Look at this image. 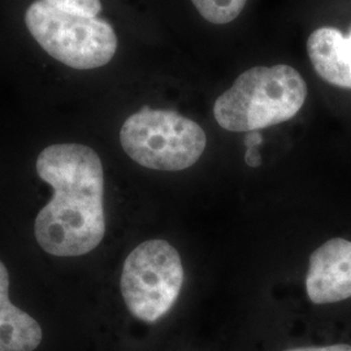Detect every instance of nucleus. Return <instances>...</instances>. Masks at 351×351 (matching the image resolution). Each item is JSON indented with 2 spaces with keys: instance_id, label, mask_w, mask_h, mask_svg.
<instances>
[{
  "instance_id": "obj_1",
  "label": "nucleus",
  "mask_w": 351,
  "mask_h": 351,
  "mask_svg": "<svg viewBox=\"0 0 351 351\" xmlns=\"http://www.w3.org/2000/svg\"><path fill=\"white\" fill-rule=\"evenodd\" d=\"M37 173L53 190L39 211L34 234L53 256H81L106 234L104 172L99 155L80 143L51 145L39 154Z\"/></svg>"
},
{
  "instance_id": "obj_2",
  "label": "nucleus",
  "mask_w": 351,
  "mask_h": 351,
  "mask_svg": "<svg viewBox=\"0 0 351 351\" xmlns=\"http://www.w3.org/2000/svg\"><path fill=\"white\" fill-rule=\"evenodd\" d=\"M307 98L301 73L285 64L255 66L239 75L213 104V116L228 132H255L293 119Z\"/></svg>"
},
{
  "instance_id": "obj_3",
  "label": "nucleus",
  "mask_w": 351,
  "mask_h": 351,
  "mask_svg": "<svg viewBox=\"0 0 351 351\" xmlns=\"http://www.w3.org/2000/svg\"><path fill=\"white\" fill-rule=\"evenodd\" d=\"M121 146L139 165L165 172L190 168L201 159L207 136L199 124L171 110L143 107L126 119Z\"/></svg>"
},
{
  "instance_id": "obj_4",
  "label": "nucleus",
  "mask_w": 351,
  "mask_h": 351,
  "mask_svg": "<svg viewBox=\"0 0 351 351\" xmlns=\"http://www.w3.org/2000/svg\"><path fill=\"white\" fill-rule=\"evenodd\" d=\"M25 24L43 50L73 69L101 68L112 60L117 50V37L110 23L64 11L47 0L30 4Z\"/></svg>"
},
{
  "instance_id": "obj_5",
  "label": "nucleus",
  "mask_w": 351,
  "mask_h": 351,
  "mask_svg": "<svg viewBox=\"0 0 351 351\" xmlns=\"http://www.w3.org/2000/svg\"><path fill=\"white\" fill-rule=\"evenodd\" d=\"M184 265L178 251L164 241H145L125 259L121 294L129 313L145 323L168 314L184 284Z\"/></svg>"
},
{
  "instance_id": "obj_6",
  "label": "nucleus",
  "mask_w": 351,
  "mask_h": 351,
  "mask_svg": "<svg viewBox=\"0 0 351 351\" xmlns=\"http://www.w3.org/2000/svg\"><path fill=\"white\" fill-rule=\"evenodd\" d=\"M306 291L315 304L351 298V241L329 239L311 254Z\"/></svg>"
},
{
  "instance_id": "obj_7",
  "label": "nucleus",
  "mask_w": 351,
  "mask_h": 351,
  "mask_svg": "<svg viewBox=\"0 0 351 351\" xmlns=\"http://www.w3.org/2000/svg\"><path fill=\"white\" fill-rule=\"evenodd\" d=\"M307 53L324 81L351 90V32L343 36L336 27H319L307 39Z\"/></svg>"
},
{
  "instance_id": "obj_8",
  "label": "nucleus",
  "mask_w": 351,
  "mask_h": 351,
  "mask_svg": "<svg viewBox=\"0 0 351 351\" xmlns=\"http://www.w3.org/2000/svg\"><path fill=\"white\" fill-rule=\"evenodd\" d=\"M42 337L37 320L10 300V274L0 261V351H34Z\"/></svg>"
},
{
  "instance_id": "obj_9",
  "label": "nucleus",
  "mask_w": 351,
  "mask_h": 351,
  "mask_svg": "<svg viewBox=\"0 0 351 351\" xmlns=\"http://www.w3.org/2000/svg\"><path fill=\"white\" fill-rule=\"evenodd\" d=\"M202 17L213 24L223 25L239 17L247 0H191Z\"/></svg>"
},
{
  "instance_id": "obj_10",
  "label": "nucleus",
  "mask_w": 351,
  "mask_h": 351,
  "mask_svg": "<svg viewBox=\"0 0 351 351\" xmlns=\"http://www.w3.org/2000/svg\"><path fill=\"white\" fill-rule=\"evenodd\" d=\"M56 8L68 12L78 13L88 17H97L101 12V0H47Z\"/></svg>"
},
{
  "instance_id": "obj_11",
  "label": "nucleus",
  "mask_w": 351,
  "mask_h": 351,
  "mask_svg": "<svg viewBox=\"0 0 351 351\" xmlns=\"http://www.w3.org/2000/svg\"><path fill=\"white\" fill-rule=\"evenodd\" d=\"M263 142V137L258 130L255 132H249V134L245 138V145H246V155H245V162L252 168H256L261 165V156L258 154V146Z\"/></svg>"
},
{
  "instance_id": "obj_12",
  "label": "nucleus",
  "mask_w": 351,
  "mask_h": 351,
  "mask_svg": "<svg viewBox=\"0 0 351 351\" xmlns=\"http://www.w3.org/2000/svg\"><path fill=\"white\" fill-rule=\"evenodd\" d=\"M285 351H351L350 345L348 343H336V345H329V346H322V348H295V349H289Z\"/></svg>"
}]
</instances>
